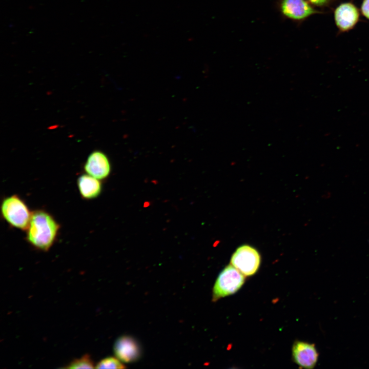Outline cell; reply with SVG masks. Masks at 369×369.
Wrapping results in <instances>:
<instances>
[{
    "label": "cell",
    "instance_id": "8fae6325",
    "mask_svg": "<svg viewBox=\"0 0 369 369\" xmlns=\"http://www.w3.org/2000/svg\"><path fill=\"white\" fill-rule=\"evenodd\" d=\"M65 367L68 368H93L95 366L91 357L86 354L80 358L73 360Z\"/></svg>",
    "mask_w": 369,
    "mask_h": 369
},
{
    "label": "cell",
    "instance_id": "5b68a950",
    "mask_svg": "<svg viewBox=\"0 0 369 369\" xmlns=\"http://www.w3.org/2000/svg\"><path fill=\"white\" fill-rule=\"evenodd\" d=\"M292 355L294 362L300 368L305 369L315 367L319 357L314 344L301 341L294 342Z\"/></svg>",
    "mask_w": 369,
    "mask_h": 369
},
{
    "label": "cell",
    "instance_id": "7a4b0ae2",
    "mask_svg": "<svg viewBox=\"0 0 369 369\" xmlns=\"http://www.w3.org/2000/svg\"><path fill=\"white\" fill-rule=\"evenodd\" d=\"M1 214L9 225L26 231L30 222L32 212L20 197L13 194L2 200Z\"/></svg>",
    "mask_w": 369,
    "mask_h": 369
},
{
    "label": "cell",
    "instance_id": "277c9868",
    "mask_svg": "<svg viewBox=\"0 0 369 369\" xmlns=\"http://www.w3.org/2000/svg\"><path fill=\"white\" fill-rule=\"evenodd\" d=\"M230 262L231 264L245 276H251L257 272L261 262V257L253 247L243 245L234 252Z\"/></svg>",
    "mask_w": 369,
    "mask_h": 369
},
{
    "label": "cell",
    "instance_id": "8992f818",
    "mask_svg": "<svg viewBox=\"0 0 369 369\" xmlns=\"http://www.w3.org/2000/svg\"><path fill=\"white\" fill-rule=\"evenodd\" d=\"M279 7L283 16L293 20H301L317 13L306 0H280Z\"/></svg>",
    "mask_w": 369,
    "mask_h": 369
},
{
    "label": "cell",
    "instance_id": "52a82bcc",
    "mask_svg": "<svg viewBox=\"0 0 369 369\" xmlns=\"http://www.w3.org/2000/svg\"><path fill=\"white\" fill-rule=\"evenodd\" d=\"M84 169L86 173L102 180L109 175L111 165L109 159L103 152L95 151L88 157Z\"/></svg>",
    "mask_w": 369,
    "mask_h": 369
},
{
    "label": "cell",
    "instance_id": "6da1fadb",
    "mask_svg": "<svg viewBox=\"0 0 369 369\" xmlns=\"http://www.w3.org/2000/svg\"><path fill=\"white\" fill-rule=\"evenodd\" d=\"M60 225L53 216L42 209L32 212L26 240L34 248L46 252L56 241Z\"/></svg>",
    "mask_w": 369,
    "mask_h": 369
},
{
    "label": "cell",
    "instance_id": "7c38bea8",
    "mask_svg": "<svg viewBox=\"0 0 369 369\" xmlns=\"http://www.w3.org/2000/svg\"><path fill=\"white\" fill-rule=\"evenodd\" d=\"M120 360L113 357H109L103 359L97 363L95 368H124L126 367Z\"/></svg>",
    "mask_w": 369,
    "mask_h": 369
},
{
    "label": "cell",
    "instance_id": "3957f363",
    "mask_svg": "<svg viewBox=\"0 0 369 369\" xmlns=\"http://www.w3.org/2000/svg\"><path fill=\"white\" fill-rule=\"evenodd\" d=\"M245 277L239 271L230 264L219 274L213 286V301L237 292L243 285Z\"/></svg>",
    "mask_w": 369,
    "mask_h": 369
},
{
    "label": "cell",
    "instance_id": "30bf717a",
    "mask_svg": "<svg viewBox=\"0 0 369 369\" xmlns=\"http://www.w3.org/2000/svg\"><path fill=\"white\" fill-rule=\"evenodd\" d=\"M358 17L357 8L350 3L341 4L335 12L336 25L343 31L352 28L357 23Z\"/></svg>",
    "mask_w": 369,
    "mask_h": 369
},
{
    "label": "cell",
    "instance_id": "ba28073f",
    "mask_svg": "<svg viewBox=\"0 0 369 369\" xmlns=\"http://www.w3.org/2000/svg\"><path fill=\"white\" fill-rule=\"evenodd\" d=\"M114 351L118 359L126 363L138 360L140 354L137 342L133 338L127 336H121L115 341Z\"/></svg>",
    "mask_w": 369,
    "mask_h": 369
},
{
    "label": "cell",
    "instance_id": "9c48e42d",
    "mask_svg": "<svg viewBox=\"0 0 369 369\" xmlns=\"http://www.w3.org/2000/svg\"><path fill=\"white\" fill-rule=\"evenodd\" d=\"M77 186L81 197L86 200L97 198L102 191L100 180L87 173L81 174L78 177Z\"/></svg>",
    "mask_w": 369,
    "mask_h": 369
},
{
    "label": "cell",
    "instance_id": "4fadbf2b",
    "mask_svg": "<svg viewBox=\"0 0 369 369\" xmlns=\"http://www.w3.org/2000/svg\"><path fill=\"white\" fill-rule=\"evenodd\" d=\"M361 10L363 15L369 19V0H364Z\"/></svg>",
    "mask_w": 369,
    "mask_h": 369
},
{
    "label": "cell",
    "instance_id": "5bb4252c",
    "mask_svg": "<svg viewBox=\"0 0 369 369\" xmlns=\"http://www.w3.org/2000/svg\"><path fill=\"white\" fill-rule=\"evenodd\" d=\"M312 4L316 6H322L324 5L327 0H309Z\"/></svg>",
    "mask_w": 369,
    "mask_h": 369
}]
</instances>
